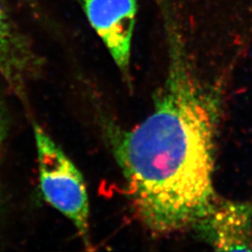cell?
Masks as SVG:
<instances>
[{
    "instance_id": "cell-4",
    "label": "cell",
    "mask_w": 252,
    "mask_h": 252,
    "mask_svg": "<svg viewBox=\"0 0 252 252\" xmlns=\"http://www.w3.org/2000/svg\"><path fill=\"white\" fill-rule=\"evenodd\" d=\"M82 6L119 69L128 76L137 0H82Z\"/></svg>"
},
{
    "instance_id": "cell-6",
    "label": "cell",
    "mask_w": 252,
    "mask_h": 252,
    "mask_svg": "<svg viewBox=\"0 0 252 252\" xmlns=\"http://www.w3.org/2000/svg\"><path fill=\"white\" fill-rule=\"evenodd\" d=\"M5 134H6V117H5L4 109L2 108V104L0 102V148L4 140Z\"/></svg>"
},
{
    "instance_id": "cell-1",
    "label": "cell",
    "mask_w": 252,
    "mask_h": 252,
    "mask_svg": "<svg viewBox=\"0 0 252 252\" xmlns=\"http://www.w3.org/2000/svg\"><path fill=\"white\" fill-rule=\"evenodd\" d=\"M167 42L168 66L153 112L132 129H107L135 214L155 234L192 229L217 197L220 94L199 77L169 18Z\"/></svg>"
},
{
    "instance_id": "cell-2",
    "label": "cell",
    "mask_w": 252,
    "mask_h": 252,
    "mask_svg": "<svg viewBox=\"0 0 252 252\" xmlns=\"http://www.w3.org/2000/svg\"><path fill=\"white\" fill-rule=\"evenodd\" d=\"M40 189L46 202L63 214L90 247V207L83 177L63 150L34 126Z\"/></svg>"
},
{
    "instance_id": "cell-5",
    "label": "cell",
    "mask_w": 252,
    "mask_h": 252,
    "mask_svg": "<svg viewBox=\"0 0 252 252\" xmlns=\"http://www.w3.org/2000/svg\"><path fill=\"white\" fill-rule=\"evenodd\" d=\"M41 58L0 0V75L9 89L24 98L27 85L39 73Z\"/></svg>"
},
{
    "instance_id": "cell-3",
    "label": "cell",
    "mask_w": 252,
    "mask_h": 252,
    "mask_svg": "<svg viewBox=\"0 0 252 252\" xmlns=\"http://www.w3.org/2000/svg\"><path fill=\"white\" fill-rule=\"evenodd\" d=\"M192 229L217 252H252V200L217 195Z\"/></svg>"
}]
</instances>
